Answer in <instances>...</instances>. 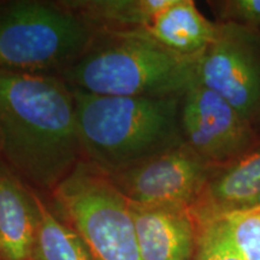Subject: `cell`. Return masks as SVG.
<instances>
[{
  "label": "cell",
  "mask_w": 260,
  "mask_h": 260,
  "mask_svg": "<svg viewBox=\"0 0 260 260\" xmlns=\"http://www.w3.org/2000/svg\"><path fill=\"white\" fill-rule=\"evenodd\" d=\"M217 23H230L260 31V0H214L207 3Z\"/></svg>",
  "instance_id": "cell-17"
},
{
  "label": "cell",
  "mask_w": 260,
  "mask_h": 260,
  "mask_svg": "<svg viewBox=\"0 0 260 260\" xmlns=\"http://www.w3.org/2000/svg\"><path fill=\"white\" fill-rule=\"evenodd\" d=\"M198 57L169 51L144 30L96 32L59 76L73 88L110 96H182L197 82Z\"/></svg>",
  "instance_id": "cell-3"
},
{
  "label": "cell",
  "mask_w": 260,
  "mask_h": 260,
  "mask_svg": "<svg viewBox=\"0 0 260 260\" xmlns=\"http://www.w3.org/2000/svg\"><path fill=\"white\" fill-rule=\"evenodd\" d=\"M130 207L142 260H194L199 223L189 207Z\"/></svg>",
  "instance_id": "cell-9"
},
{
  "label": "cell",
  "mask_w": 260,
  "mask_h": 260,
  "mask_svg": "<svg viewBox=\"0 0 260 260\" xmlns=\"http://www.w3.org/2000/svg\"><path fill=\"white\" fill-rule=\"evenodd\" d=\"M225 220L236 249L245 260H260V207L219 217Z\"/></svg>",
  "instance_id": "cell-16"
},
{
  "label": "cell",
  "mask_w": 260,
  "mask_h": 260,
  "mask_svg": "<svg viewBox=\"0 0 260 260\" xmlns=\"http://www.w3.org/2000/svg\"><path fill=\"white\" fill-rule=\"evenodd\" d=\"M216 169L182 142L107 176L133 204L191 209Z\"/></svg>",
  "instance_id": "cell-8"
},
{
  "label": "cell",
  "mask_w": 260,
  "mask_h": 260,
  "mask_svg": "<svg viewBox=\"0 0 260 260\" xmlns=\"http://www.w3.org/2000/svg\"><path fill=\"white\" fill-rule=\"evenodd\" d=\"M51 194L93 260H142L130 201L105 172L83 159Z\"/></svg>",
  "instance_id": "cell-5"
},
{
  "label": "cell",
  "mask_w": 260,
  "mask_h": 260,
  "mask_svg": "<svg viewBox=\"0 0 260 260\" xmlns=\"http://www.w3.org/2000/svg\"><path fill=\"white\" fill-rule=\"evenodd\" d=\"M73 92L83 159L106 175L183 142L182 96H110L76 88Z\"/></svg>",
  "instance_id": "cell-2"
},
{
  "label": "cell",
  "mask_w": 260,
  "mask_h": 260,
  "mask_svg": "<svg viewBox=\"0 0 260 260\" xmlns=\"http://www.w3.org/2000/svg\"><path fill=\"white\" fill-rule=\"evenodd\" d=\"M180 126L184 144L214 168L241 157L260 140V129L198 81L181 98Z\"/></svg>",
  "instance_id": "cell-7"
},
{
  "label": "cell",
  "mask_w": 260,
  "mask_h": 260,
  "mask_svg": "<svg viewBox=\"0 0 260 260\" xmlns=\"http://www.w3.org/2000/svg\"><path fill=\"white\" fill-rule=\"evenodd\" d=\"M259 207L260 140L241 157L213 171L190 210L197 219H209Z\"/></svg>",
  "instance_id": "cell-10"
},
{
  "label": "cell",
  "mask_w": 260,
  "mask_h": 260,
  "mask_svg": "<svg viewBox=\"0 0 260 260\" xmlns=\"http://www.w3.org/2000/svg\"><path fill=\"white\" fill-rule=\"evenodd\" d=\"M96 32L59 2L6 3L0 5V68L59 76L88 50Z\"/></svg>",
  "instance_id": "cell-4"
},
{
  "label": "cell",
  "mask_w": 260,
  "mask_h": 260,
  "mask_svg": "<svg viewBox=\"0 0 260 260\" xmlns=\"http://www.w3.org/2000/svg\"><path fill=\"white\" fill-rule=\"evenodd\" d=\"M37 191L0 160V260H34Z\"/></svg>",
  "instance_id": "cell-11"
},
{
  "label": "cell",
  "mask_w": 260,
  "mask_h": 260,
  "mask_svg": "<svg viewBox=\"0 0 260 260\" xmlns=\"http://www.w3.org/2000/svg\"><path fill=\"white\" fill-rule=\"evenodd\" d=\"M39 225L34 260H93L79 234L37 193Z\"/></svg>",
  "instance_id": "cell-14"
},
{
  "label": "cell",
  "mask_w": 260,
  "mask_h": 260,
  "mask_svg": "<svg viewBox=\"0 0 260 260\" xmlns=\"http://www.w3.org/2000/svg\"><path fill=\"white\" fill-rule=\"evenodd\" d=\"M144 31L174 53L198 57L216 37L217 22L205 17L193 0H174Z\"/></svg>",
  "instance_id": "cell-12"
},
{
  "label": "cell",
  "mask_w": 260,
  "mask_h": 260,
  "mask_svg": "<svg viewBox=\"0 0 260 260\" xmlns=\"http://www.w3.org/2000/svg\"><path fill=\"white\" fill-rule=\"evenodd\" d=\"M0 154L51 193L83 160L74 92L60 76L0 68Z\"/></svg>",
  "instance_id": "cell-1"
},
{
  "label": "cell",
  "mask_w": 260,
  "mask_h": 260,
  "mask_svg": "<svg viewBox=\"0 0 260 260\" xmlns=\"http://www.w3.org/2000/svg\"><path fill=\"white\" fill-rule=\"evenodd\" d=\"M174 0H65L60 5L87 22L98 32L145 30Z\"/></svg>",
  "instance_id": "cell-13"
},
{
  "label": "cell",
  "mask_w": 260,
  "mask_h": 260,
  "mask_svg": "<svg viewBox=\"0 0 260 260\" xmlns=\"http://www.w3.org/2000/svg\"><path fill=\"white\" fill-rule=\"evenodd\" d=\"M197 80L260 129V31L217 23L213 41L198 58Z\"/></svg>",
  "instance_id": "cell-6"
},
{
  "label": "cell",
  "mask_w": 260,
  "mask_h": 260,
  "mask_svg": "<svg viewBox=\"0 0 260 260\" xmlns=\"http://www.w3.org/2000/svg\"><path fill=\"white\" fill-rule=\"evenodd\" d=\"M198 223L199 233L194 260H245L234 245L223 218L198 219Z\"/></svg>",
  "instance_id": "cell-15"
}]
</instances>
